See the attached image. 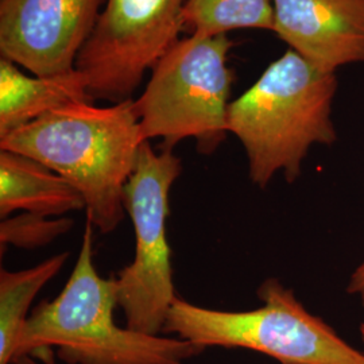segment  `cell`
Listing matches in <instances>:
<instances>
[{
    "instance_id": "7c38bea8",
    "label": "cell",
    "mask_w": 364,
    "mask_h": 364,
    "mask_svg": "<svg viewBox=\"0 0 364 364\" xmlns=\"http://www.w3.org/2000/svg\"><path fill=\"white\" fill-rule=\"evenodd\" d=\"M69 258L63 252L21 272H0V364H11L41 289L60 273Z\"/></svg>"
},
{
    "instance_id": "5b68a950",
    "label": "cell",
    "mask_w": 364,
    "mask_h": 364,
    "mask_svg": "<svg viewBox=\"0 0 364 364\" xmlns=\"http://www.w3.org/2000/svg\"><path fill=\"white\" fill-rule=\"evenodd\" d=\"M234 41L228 36L178 39L151 68L144 93L134 100L144 141L162 139L173 150L193 138L203 156L227 139L234 73L227 66Z\"/></svg>"
},
{
    "instance_id": "e0dca14e",
    "label": "cell",
    "mask_w": 364,
    "mask_h": 364,
    "mask_svg": "<svg viewBox=\"0 0 364 364\" xmlns=\"http://www.w3.org/2000/svg\"><path fill=\"white\" fill-rule=\"evenodd\" d=\"M359 332H360V338H362V343H363V347H364V323L363 324H360V326H359ZM364 351V348H363Z\"/></svg>"
},
{
    "instance_id": "8992f818",
    "label": "cell",
    "mask_w": 364,
    "mask_h": 364,
    "mask_svg": "<svg viewBox=\"0 0 364 364\" xmlns=\"http://www.w3.org/2000/svg\"><path fill=\"white\" fill-rule=\"evenodd\" d=\"M181 171V159L173 150L156 153L151 141H144L124 188L123 204L135 232V255L115 275L117 305L124 312L126 326L147 335L164 332L177 299L168 219L170 189Z\"/></svg>"
},
{
    "instance_id": "277c9868",
    "label": "cell",
    "mask_w": 364,
    "mask_h": 364,
    "mask_svg": "<svg viewBox=\"0 0 364 364\" xmlns=\"http://www.w3.org/2000/svg\"><path fill=\"white\" fill-rule=\"evenodd\" d=\"M252 311L209 309L174 299L164 333L209 347L260 352L281 364H364L355 348L321 317L309 312L294 291L279 279L267 278Z\"/></svg>"
},
{
    "instance_id": "30bf717a",
    "label": "cell",
    "mask_w": 364,
    "mask_h": 364,
    "mask_svg": "<svg viewBox=\"0 0 364 364\" xmlns=\"http://www.w3.org/2000/svg\"><path fill=\"white\" fill-rule=\"evenodd\" d=\"M92 102L77 68L54 76H30L0 57V138L54 109Z\"/></svg>"
},
{
    "instance_id": "2e32d148",
    "label": "cell",
    "mask_w": 364,
    "mask_h": 364,
    "mask_svg": "<svg viewBox=\"0 0 364 364\" xmlns=\"http://www.w3.org/2000/svg\"><path fill=\"white\" fill-rule=\"evenodd\" d=\"M11 364H39L37 362V359L36 358H33V356H28V355H25V356H19V358H16L15 360H14Z\"/></svg>"
},
{
    "instance_id": "3957f363",
    "label": "cell",
    "mask_w": 364,
    "mask_h": 364,
    "mask_svg": "<svg viewBox=\"0 0 364 364\" xmlns=\"http://www.w3.org/2000/svg\"><path fill=\"white\" fill-rule=\"evenodd\" d=\"M336 92L335 73L320 70L289 49L230 103L228 132L245 147L254 185L264 189L278 173L293 183L314 144L336 142Z\"/></svg>"
},
{
    "instance_id": "52a82bcc",
    "label": "cell",
    "mask_w": 364,
    "mask_h": 364,
    "mask_svg": "<svg viewBox=\"0 0 364 364\" xmlns=\"http://www.w3.org/2000/svg\"><path fill=\"white\" fill-rule=\"evenodd\" d=\"M185 1L105 0L76 61L93 100L120 103L132 99L146 70H151L180 39Z\"/></svg>"
},
{
    "instance_id": "9c48e42d",
    "label": "cell",
    "mask_w": 364,
    "mask_h": 364,
    "mask_svg": "<svg viewBox=\"0 0 364 364\" xmlns=\"http://www.w3.org/2000/svg\"><path fill=\"white\" fill-rule=\"evenodd\" d=\"M274 33L323 72L364 63V0H273Z\"/></svg>"
},
{
    "instance_id": "ba28073f",
    "label": "cell",
    "mask_w": 364,
    "mask_h": 364,
    "mask_svg": "<svg viewBox=\"0 0 364 364\" xmlns=\"http://www.w3.org/2000/svg\"><path fill=\"white\" fill-rule=\"evenodd\" d=\"M105 0H0V54L36 76L76 68Z\"/></svg>"
},
{
    "instance_id": "5bb4252c",
    "label": "cell",
    "mask_w": 364,
    "mask_h": 364,
    "mask_svg": "<svg viewBox=\"0 0 364 364\" xmlns=\"http://www.w3.org/2000/svg\"><path fill=\"white\" fill-rule=\"evenodd\" d=\"M75 221L68 218H46L34 213H21L13 218L1 219L0 223V246H14L22 250L43 247L58 236L69 232Z\"/></svg>"
},
{
    "instance_id": "6da1fadb",
    "label": "cell",
    "mask_w": 364,
    "mask_h": 364,
    "mask_svg": "<svg viewBox=\"0 0 364 364\" xmlns=\"http://www.w3.org/2000/svg\"><path fill=\"white\" fill-rule=\"evenodd\" d=\"M134 99L109 107L68 105L0 138V150L30 156L70 182L102 234L124 218L123 196L144 144Z\"/></svg>"
},
{
    "instance_id": "7a4b0ae2",
    "label": "cell",
    "mask_w": 364,
    "mask_h": 364,
    "mask_svg": "<svg viewBox=\"0 0 364 364\" xmlns=\"http://www.w3.org/2000/svg\"><path fill=\"white\" fill-rule=\"evenodd\" d=\"M93 225L87 220L77 262L65 287L30 314L16 358L38 356L53 364H185L205 351L176 336L147 335L115 323V277H100L93 262Z\"/></svg>"
},
{
    "instance_id": "4fadbf2b",
    "label": "cell",
    "mask_w": 364,
    "mask_h": 364,
    "mask_svg": "<svg viewBox=\"0 0 364 364\" xmlns=\"http://www.w3.org/2000/svg\"><path fill=\"white\" fill-rule=\"evenodd\" d=\"M182 21L201 37L227 36L239 28L274 31L273 0H186Z\"/></svg>"
},
{
    "instance_id": "8fae6325",
    "label": "cell",
    "mask_w": 364,
    "mask_h": 364,
    "mask_svg": "<svg viewBox=\"0 0 364 364\" xmlns=\"http://www.w3.org/2000/svg\"><path fill=\"white\" fill-rule=\"evenodd\" d=\"M87 208L77 189L38 161L9 150H0V218L13 212L61 218Z\"/></svg>"
},
{
    "instance_id": "9a60e30c",
    "label": "cell",
    "mask_w": 364,
    "mask_h": 364,
    "mask_svg": "<svg viewBox=\"0 0 364 364\" xmlns=\"http://www.w3.org/2000/svg\"><path fill=\"white\" fill-rule=\"evenodd\" d=\"M347 294L355 297L364 306V260L352 272L347 284Z\"/></svg>"
}]
</instances>
